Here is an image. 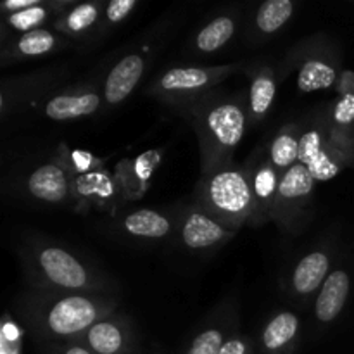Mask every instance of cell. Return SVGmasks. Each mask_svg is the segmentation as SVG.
Masks as SVG:
<instances>
[{
  "label": "cell",
  "instance_id": "obj_1",
  "mask_svg": "<svg viewBox=\"0 0 354 354\" xmlns=\"http://www.w3.org/2000/svg\"><path fill=\"white\" fill-rule=\"evenodd\" d=\"M118 299L109 294H41L24 297L19 313L37 337L68 342L93 324L116 311Z\"/></svg>",
  "mask_w": 354,
  "mask_h": 354
},
{
  "label": "cell",
  "instance_id": "obj_2",
  "mask_svg": "<svg viewBox=\"0 0 354 354\" xmlns=\"http://www.w3.org/2000/svg\"><path fill=\"white\" fill-rule=\"evenodd\" d=\"M28 280L41 294H109V282L75 252L55 244L21 249Z\"/></svg>",
  "mask_w": 354,
  "mask_h": 354
},
{
  "label": "cell",
  "instance_id": "obj_3",
  "mask_svg": "<svg viewBox=\"0 0 354 354\" xmlns=\"http://www.w3.org/2000/svg\"><path fill=\"white\" fill-rule=\"evenodd\" d=\"M187 111L199 138L203 175L230 165L248 127L244 104L234 97L207 95Z\"/></svg>",
  "mask_w": 354,
  "mask_h": 354
},
{
  "label": "cell",
  "instance_id": "obj_4",
  "mask_svg": "<svg viewBox=\"0 0 354 354\" xmlns=\"http://www.w3.org/2000/svg\"><path fill=\"white\" fill-rule=\"evenodd\" d=\"M197 206L230 230L251 223L252 192L245 168L230 165L203 175Z\"/></svg>",
  "mask_w": 354,
  "mask_h": 354
},
{
  "label": "cell",
  "instance_id": "obj_5",
  "mask_svg": "<svg viewBox=\"0 0 354 354\" xmlns=\"http://www.w3.org/2000/svg\"><path fill=\"white\" fill-rule=\"evenodd\" d=\"M299 162L310 169L315 182H328L354 162V149L332 135L327 114H320L301 133Z\"/></svg>",
  "mask_w": 354,
  "mask_h": 354
},
{
  "label": "cell",
  "instance_id": "obj_6",
  "mask_svg": "<svg viewBox=\"0 0 354 354\" xmlns=\"http://www.w3.org/2000/svg\"><path fill=\"white\" fill-rule=\"evenodd\" d=\"M241 69L239 64L213 66V68H173L161 75L152 86V93L165 102L189 109L209 95L211 88Z\"/></svg>",
  "mask_w": 354,
  "mask_h": 354
},
{
  "label": "cell",
  "instance_id": "obj_7",
  "mask_svg": "<svg viewBox=\"0 0 354 354\" xmlns=\"http://www.w3.org/2000/svg\"><path fill=\"white\" fill-rule=\"evenodd\" d=\"M315 178L310 169L301 162H296L280 176L279 192H277L275 220L282 225H290V221L299 216L306 207L308 201L315 189Z\"/></svg>",
  "mask_w": 354,
  "mask_h": 354
},
{
  "label": "cell",
  "instance_id": "obj_8",
  "mask_svg": "<svg viewBox=\"0 0 354 354\" xmlns=\"http://www.w3.org/2000/svg\"><path fill=\"white\" fill-rule=\"evenodd\" d=\"M93 354H131L133 351V330L127 317L116 313L93 324L86 332L75 339Z\"/></svg>",
  "mask_w": 354,
  "mask_h": 354
},
{
  "label": "cell",
  "instance_id": "obj_9",
  "mask_svg": "<svg viewBox=\"0 0 354 354\" xmlns=\"http://www.w3.org/2000/svg\"><path fill=\"white\" fill-rule=\"evenodd\" d=\"M252 192V225H263L275 220L277 192H279L280 173L273 168L268 158H261L245 166Z\"/></svg>",
  "mask_w": 354,
  "mask_h": 354
},
{
  "label": "cell",
  "instance_id": "obj_10",
  "mask_svg": "<svg viewBox=\"0 0 354 354\" xmlns=\"http://www.w3.org/2000/svg\"><path fill=\"white\" fill-rule=\"evenodd\" d=\"M73 187H75V175L59 158L47 165L38 166L26 180L30 196L48 204H61L71 199Z\"/></svg>",
  "mask_w": 354,
  "mask_h": 354
},
{
  "label": "cell",
  "instance_id": "obj_11",
  "mask_svg": "<svg viewBox=\"0 0 354 354\" xmlns=\"http://www.w3.org/2000/svg\"><path fill=\"white\" fill-rule=\"evenodd\" d=\"M234 235V230L211 218L199 206H194L192 209L187 211L180 223V237H182L183 245L192 251L216 248V245L230 241Z\"/></svg>",
  "mask_w": 354,
  "mask_h": 354
},
{
  "label": "cell",
  "instance_id": "obj_12",
  "mask_svg": "<svg viewBox=\"0 0 354 354\" xmlns=\"http://www.w3.org/2000/svg\"><path fill=\"white\" fill-rule=\"evenodd\" d=\"M145 71V59L142 54H128L121 57L107 73L104 82V102L116 106L127 100Z\"/></svg>",
  "mask_w": 354,
  "mask_h": 354
},
{
  "label": "cell",
  "instance_id": "obj_13",
  "mask_svg": "<svg viewBox=\"0 0 354 354\" xmlns=\"http://www.w3.org/2000/svg\"><path fill=\"white\" fill-rule=\"evenodd\" d=\"M120 190H123V187L120 185L116 176H111L100 166V168L92 169V171L75 176L73 197L83 207H107L109 204L114 203Z\"/></svg>",
  "mask_w": 354,
  "mask_h": 354
},
{
  "label": "cell",
  "instance_id": "obj_14",
  "mask_svg": "<svg viewBox=\"0 0 354 354\" xmlns=\"http://www.w3.org/2000/svg\"><path fill=\"white\" fill-rule=\"evenodd\" d=\"M337 82V61L324 48H313L303 55L297 69V88L301 92H317L330 88Z\"/></svg>",
  "mask_w": 354,
  "mask_h": 354
},
{
  "label": "cell",
  "instance_id": "obj_15",
  "mask_svg": "<svg viewBox=\"0 0 354 354\" xmlns=\"http://www.w3.org/2000/svg\"><path fill=\"white\" fill-rule=\"evenodd\" d=\"M299 337V318L292 311H280L261 330V349L266 354H292Z\"/></svg>",
  "mask_w": 354,
  "mask_h": 354
},
{
  "label": "cell",
  "instance_id": "obj_16",
  "mask_svg": "<svg viewBox=\"0 0 354 354\" xmlns=\"http://www.w3.org/2000/svg\"><path fill=\"white\" fill-rule=\"evenodd\" d=\"M351 279L346 270H334L327 277L315 303V317L322 324H330L341 315L348 301Z\"/></svg>",
  "mask_w": 354,
  "mask_h": 354
},
{
  "label": "cell",
  "instance_id": "obj_17",
  "mask_svg": "<svg viewBox=\"0 0 354 354\" xmlns=\"http://www.w3.org/2000/svg\"><path fill=\"white\" fill-rule=\"evenodd\" d=\"M102 97L93 90H76V92L54 95L44 107V113L54 121L76 120L90 116L100 109Z\"/></svg>",
  "mask_w": 354,
  "mask_h": 354
},
{
  "label": "cell",
  "instance_id": "obj_18",
  "mask_svg": "<svg viewBox=\"0 0 354 354\" xmlns=\"http://www.w3.org/2000/svg\"><path fill=\"white\" fill-rule=\"evenodd\" d=\"M330 275V256L325 251H313L299 259L290 275V287L297 296H310L322 289Z\"/></svg>",
  "mask_w": 354,
  "mask_h": 354
},
{
  "label": "cell",
  "instance_id": "obj_19",
  "mask_svg": "<svg viewBox=\"0 0 354 354\" xmlns=\"http://www.w3.org/2000/svg\"><path fill=\"white\" fill-rule=\"evenodd\" d=\"M121 227L131 237L156 241L171 234L173 218L156 209H138L124 216Z\"/></svg>",
  "mask_w": 354,
  "mask_h": 354
},
{
  "label": "cell",
  "instance_id": "obj_20",
  "mask_svg": "<svg viewBox=\"0 0 354 354\" xmlns=\"http://www.w3.org/2000/svg\"><path fill=\"white\" fill-rule=\"evenodd\" d=\"M158 165L159 154L156 151L145 152L133 161L120 162L116 169V178L123 187V192L130 197L142 196Z\"/></svg>",
  "mask_w": 354,
  "mask_h": 354
},
{
  "label": "cell",
  "instance_id": "obj_21",
  "mask_svg": "<svg viewBox=\"0 0 354 354\" xmlns=\"http://www.w3.org/2000/svg\"><path fill=\"white\" fill-rule=\"evenodd\" d=\"M277 97L275 73L268 66H261L254 73L248 99V113L251 123H258L272 109Z\"/></svg>",
  "mask_w": 354,
  "mask_h": 354
},
{
  "label": "cell",
  "instance_id": "obj_22",
  "mask_svg": "<svg viewBox=\"0 0 354 354\" xmlns=\"http://www.w3.org/2000/svg\"><path fill=\"white\" fill-rule=\"evenodd\" d=\"M301 133H303V130H301L299 124L289 123L280 128L279 133L273 137L268 149V159L280 175H283L287 169L299 162Z\"/></svg>",
  "mask_w": 354,
  "mask_h": 354
},
{
  "label": "cell",
  "instance_id": "obj_23",
  "mask_svg": "<svg viewBox=\"0 0 354 354\" xmlns=\"http://www.w3.org/2000/svg\"><path fill=\"white\" fill-rule=\"evenodd\" d=\"M102 7L106 6H102L100 2L76 3L69 10L62 12V16L55 23V28L57 31L71 35V37H82L99 23L100 16L104 14Z\"/></svg>",
  "mask_w": 354,
  "mask_h": 354
},
{
  "label": "cell",
  "instance_id": "obj_24",
  "mask_svg": "<svg viewBox=\"0 0 354 354\" xmlns=\"http://www.w3.org/2000/svg\"><path fill=\"white\" fill-rule=\"evenodd\" d=\"M61 44V38L52 31L44 30H33L30 33L19 35L16 40L10 44V48L7 54L12 59L21 57H38V55H45L48 52L55 50Z\"/></svg>",
  "mask_w": 354,
  "mask_h": 354
},
{
  "label": "cell",
  "instance_id": "obj_25",
  "mask_svg": "<svg viewBox=\"0 0 354 354\" xmlns=\"http://www.w3.org/2000/svg\"><path fill=\"white\" fill-rule=\"evenodd\" d=\"M237 30V21L234 16H218L206 24L196 37L197 50L204 54H213L230 41Z\"/></svg>",
  "mask_w": 354,
  "mask_h": 354
},
{
  "label": "cell",
  "instance_id": "obj_26",
  "mask_svg": "<svg viewBox=\"0 0 354 354\" xmlns=\"http://www.w3.org/2000/svg\"><path fill=\"white\" fill-rule=\"evenodd\" d=\"M332 135L348 147L354 149V92H348L334 102L327 114Z\"/></svg>",
  "mask_w": 354,
  "mask_h": 354
},
{
  "label": "cell",
  "instance_id": "obj_27",
  "mask_svg": "<svg viewBox=\"0 0 354 354\" xmlns=\"http://www.w3.org/2000/svg\"><path fill=\"white\" fill-rule=\"evenodd\" d=\"M292 0H268L256 12V30L261 35H273L292 17Z\"/></svg>",
  "mask_w": 354,
  "mask_h": 354
},
{
  "label": "cell",
  "instance_id": "obj_28",
  "mask_svg": "<svg viewBox=\"0 0 354 354\" xmlns=\"http://www.w3.org/2000/svg\"><path fill=\"white\" fill-rule=\"evenodd\" d=\"M50 10H52V2L50 3L38 2L37 6L30 7V9L7 14V26H9L12 31H17V33L21 35L30 33V31L33 30H40L41 24L47 21Z\"/></svg>",
  "mask_w": 354,
  "mask_h": 354
},
{
  "label": "cell",
  "instance_id": "obj_29",
  "mask_svg": "<svg viewBox=\"0 0 354 354\" xmlns=\"http://www.w3.org/2000/svg\"><path fill=\"white\" fill-rule=\"evenodd\" d=\"M227 332H225L223 327H209L201 332L190 342L187 354H218L225 342H227Z\"/></svg>",
  "mask_w": 354,
  "mask_h": 354
},
{
  "label": "cell",
  "instance_id": "obj_30",
  "mask_svg": "<svg viewBox=\"0 0 354 354\" xmlns=\"http://www.w3.org/2000/svg\"><path fill=\"white\" fill-rule=\"evenodd\" d=\"M21 344H23V335L19 327L6 313L0 328V354H21Z\"/></svg>",
  "mask_w": 354,
  "mask_h": 354
},
{
  "label": "cell",
  "instance_id": "obj_31",
  "mask_svg": "<svg viewBox=\"0 0 354 354\" xmlns=\"http://www.w3.org/2000/svg\"><path fill=\"white\" fill-rule=\"evenodd\" d=\"M137 7V0H113L104 7V19L106 24H118L130 16L131 10Z\"/></svg>",
  "mask_w": 354,
  "mask_h": 354
},
{
  "label": "cell",
  "instance_id": "obj_32",
  "mask_svg": "<svg viewBox=\"0 0 354 354\" xmlns=\"http://www.w3.org/2000/svg\"><path fill=\"white\" fill-rule=\"evenodd\" d=\"M252 341L244 335H230L218 354H252Z\"/></svg>",
  "mask_w": 354,
  "mask_h": 354
},
{
  "label": "cell",
  "instance_id": "obj_33",
  "mask_svg": "<svg viewBox=\"0 0 354 354\" xmlns=\"http://www.w3.org/2000/svg\"><path fill=\"white\" fill-rule=\"evenodd\" d=\"M52 354H93L88 348L75 341L68 342H57L55 348L52 349Z\"/></svg>",
  "mask_w": 354,
  "mask_h": 354
},
{
  "label": "cell",
  "instance_id": "obj_34",
  "mask_svg": "<svg viewBox=\"0 0 354 354\" xmlns=\"http://www.w3.org/2000/svg\"><path fill=\"white\" fill-rule=\"evenodd\" d=\"M40 0H7V2L2 3V10H6L7 14L19 12V10L30 9V7L37 6Z\"/></svg>",
  "mask_w": 354,
  "mask_h": 354
},
{
  "label": "cell",
  "instance_id": "obj_35",
  "mask_svg": "<svg viewBox=\"0 0 354 354\" xmlns=\"http://www.w3.org/2000/svg\"><path fill=\"white\" fill-rule=\"evenodd\" d=\"M252 354H254V353H252Z\"/></svg>",
  "mask_w": 354,
  "mask_h": 354
}]
</instances>
